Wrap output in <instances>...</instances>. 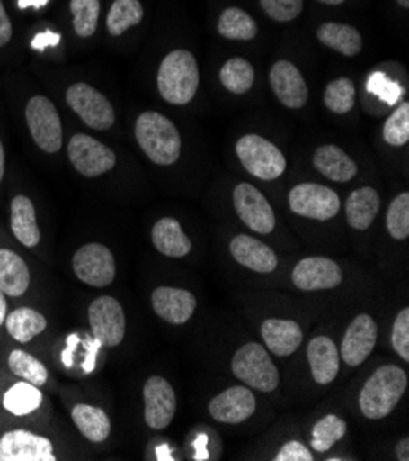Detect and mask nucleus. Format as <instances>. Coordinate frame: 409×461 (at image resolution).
<instances>
[{"label":"nucleus","mask_w":409,"mask_h":461,"mask_svg":"<svg viewBox=\"0 0 409 461\" xmlns=\"http://www.w3.org/2000/svg\"><path fill=\"white\" fill-rule=\"evenodd\" d=\"M200 83L199 63L190 50H173L160 63L156 85L160 96L171 105H188Z\"/></svg>","instance_id":"obj_1"},{"label":"nucleus","mask_w":409,"mask_h":461,"mask_svg":"<svg viewBox=\"0 0 409 461\" xmlns=\"http://www.w3.org/2000/svg\"><path fill=\"white\" fill-rule=\"evenodd\" d=\"M407 390V374L395 364H386L366 381L360 392V410L368 420H384L396 408Z\"/></svg>","instance_id":"obj_2"},{"label":"nucleus","mask_w":409,"mask_h":461,"mask_svg":"<svg viewBox=\"0 0 409 461\" xmlns=\"http://www.w3.org/2000/svg\"><path fill=\"white\" fill-rule=\"evenodd\" d=\"M134 134L151 162L158 166H171L180 158L182 138L167 116L155 111L142 113L136 120Z\"/></svg>","instance_id":"obj_3"},{"label":"nucleus","mask_w":409,"mask_h":461,"mask_svg":"<svg viewBox=\"0 0 409 461\" xmlns=\"http://www.w3.org/2000/svg\"><path fill=\"white\" fill-rule=\"evenodd\" d=\"M26 125L35 146L47 155H56L63 148V123L54 102L47 96L30 98L24 111Z\"/></svg>","instance_id":"obj_4"},{"label":"nucleus","mask_w":409,"mask_h":461,"mask_svg":"<svg viewBox=\"0 0 409 461\" xmlns=\"http://www.w3.org/2000/svg\"><path fill=\"white\" fill-rule=\"evenodd\" d=\"M234 375L259 392H274L280 386V372L276 364L261 344H245L232 360Z\"/></svg>","instance_id":"obj_5"},{"label":"nucleus","mask_w":409,"mask_h":461,"mask_svg":"<svg viewBox=\"0 0 409 461\" xmlns=\"http://www.w3.org/2000/svg\"><path fill=\"white\" fill-rule=\"evenodd\" d=\"M245 169L261 180H276L287 169V158L278 146L259 134H245L236 146Z\"/></svg>","instance_id":"obj_6"},{"label":"nucleus","mask_w":409,"mask_h":461,"mask_svg":"<svg viewBox=\"0 0 409 461\" xmlns=\"http://www.w3.org/2000/svg\"><path fill=\"white\" fill-rule=\"evenodd\" d=\"M68 107L94 131H109L116 122V111L109 98L88 83H74L67 90Z\"/></svg>","instance_id":"obj_7"},{"label":"nucleus","mask_w":409,"mask_h":461,"mask_svg":"<svg viewBox=\"0 0 409 461\" xmlns=\"http://www.w3.org/2000/svg\"><path fill=\"white\" fill-rule=\"evenodd\" d=\"M72 270L81 284L105 289L116 278V259L103 243H86L74 252Z\"/></svg>","instance_id":"obj_8"},{"label":"nucleus","mask_w":409,"mask_h":461,"mask_svg":"<svg viewBox=\"0 0 409 461\" xmlns=\"http://www.w3.org/2000/svg\"><path fill=\"white\" fill-rule=\"evenodd\" d=\"M67 153L72 167L86 178L102 176L116 167V153L84 132H76L70 138Z\"/></svg>","instance_id":"obj_9"},{"label":"nucleus","mask_w":409,"mask_h":461,"mask_svg":"<svg viewBox=\"0 0 409 461\" xmlns=\"http://www.w3.org/2000/svg\"><path fill=\"white\" fill-rule=\"evenodd\" d=\"M88 324L94 339L105 348H116L125 339V311L114 296H98L90 302Z\"/></svg>","instance_id":"obj_10"},{"label":"nucleus","mask_w":409,"mask_h":461,"mask_svg":"<svg viewBox=\"0 0 409 461\" xmlns=\"http://www.w3.org/2000/svg\"><path fill=\"white\" fill-rule=\"evenodd\" d=\"M52 439L30 429H12L0 434V461H56Z\"/></svg>","instance_id":"obj_11"},{"label":"nucleus","mask_w":409,"mask_h":461,"mask_svg":"<svg viewBox=\"0 0 409 461\" xmlns=\"http://www.w3.org/2000/svg\"><path fill=\"white\" fill-rule=\"evenodd\" d=\"M290 210L301 217L329 221L340 212V195L322 184L303 182L289 194Z\"/></svg>","instance_id":"obj_12"},{"label":"nucleus","mask_w":409,"mask_h":461,"mask_svg":"<svg viewBox=\"0 0 409 461\" xmlns=\"http://www.w3.org/2000/svg\"><path fill=\"white\" fill-rule=\"evenodd\" d=\"M234 204L239 219L257 234H271L276 228V213L266 197L248 182H241L234 190Z\"/></svg>","instance_id":"obj_13"},{"label":"nucleus","mask_w":409,"mask_h":461,"mask_svg":"<svg viewBox=\"0 0 409 461\" xmlns=\"http://www.w3.org/2000/svg\"><path fill=\"white\" fill-rule=\"evenodd\" d=\"M144 418L149 429L164 430L176 413V395L164 377H149L144 384Z\"/></svg>","instance_id":"obj_14"},{"label":"nucleus","mask_w":409,"mask_h":461,"mask_svg":"<svg viewBox=\"0 0 409 461\" xmlns=\"http://www.w3.org/2000/svg\"><path fill=\"white\" fill-rule=\"evenodd\" d=\"M378 326L373 316L358 314L345 331L342 342V358L347 366H360L369 358L377 346Z\"/></svg>","instance_id":"obj_15"},{"label":"nucleus","mask_w":409,"mask_h":461,"mask_svg":"<svg viewBox=\"0 0 409 461\" xmlns=\"http://www.w3.org/2000/svg\"><path fill=\"white\" fill-rule=\"evenodd\" d=\"M343 274L329 258H305L292 270V282L301 291H327L342 284Z\"/></svg>","instance_id":"obj_16"},{"label":"nucleus","mask_w":409,"mask_h":461,"mask_svg":"<svg viewBox=\"0 0 409 461\" xmlns=\"http://www.w3.org/2000/svg\"><path fill=\"white\" fill-rule=\"evenodd\" d=\"M255 397L246 386H232L224 390L209 402V416L226 425H239L252 418L255 411Z\"/></svg>","instance_id":"obj_17"},{"label":"nucleus","mask_w":409,"mask_h":461,"mask_svg":"<svg viewBox=\"0 0 409 461\" xmlns=\"http://www.w3.org/2000/svg\"><path fill=\"white\" fill-rule=\"evenodd\" d=\"M270 85L276 98L289 109H301L308 100L307 81L290 61L274 63L270 70Z\"/></svg>","instance_id":"obj_18"},{"label":"nucleus","mask_w":409,"mask_h":461,"mask_svg":"<svg viewBox=\"0 0 409 461\" xmlns=\"http://www.w3.org/2000/svg\"><path fill=\"white\" fill-rule=\"evenodd\" d=\"M155 312L173 326H182L193 316L197 309V298L186 289L158 287L151 294Z\"/></svg>","instance_id":"obj_19"},{"label":"nucleus","mask_w":409,"mask_h":461,"mask_svg":"<svg viewBox=\"0 0 409 461\" xmlns=\"http://www.w3.org/2000/svg\"><path fill=\"white\" fill-rule=\"evenodd\" d=\"M31 282L28 263L12 249L0 247V291L10 298H22Z\"/></svg>","instance_id":"obj_20"},{"label":"nucleus","mask_w":409,"mask_h":461,"mask_svg":"<svg viewBox=\"0 0 409 461\" xmlns=\"http://www.w3.org/2000/svg\"><path fill=\"white\" fill-rule=\"evenodd\" d=\"M230 252L237 263L243 267L270 274L278 268V256L270 247H266L262 241L250 238V236H237L230 243Z\"/></svg>","instance_id":"obj_21"},{"label":"nucleus","mask_w":409,"mask_h":461,"mask_svg":"<svg viewBox=\"0 0 409 461\" xmlns=\"http://www.w3.org/2000/svg\"><path fill=\"white\" fill-rule=\"evenodd\" d=\"M10 226L13 238L26 249H35L42 236L37 222V212L28 195H15L10 206Z\"/></svg>","instance_id":"obj_22"},{"label":"nucleus","mask_w":409,"mask_h":461,"mask_svg":"<svg viewBox=\"0 0 409 461\" xmlns=\"http://www.w3.org/2000/svg\"><path fill=\"white\" fill-rule=\"evenodd\" d=\"M312 377L317 384H331L340 372V351L329 337H316L307 349Z\"/></svg>","instance_id":"obj_23"},{"label":"nucleus","mask_w":409,"mask_h":461,"mask_svg":"<svg viewBox=\"0 0 409 461\" xmlns=\"http://www.w3.org/2000/svg\"><path fill=\"white\" fill-rule=\"evenodd\" d=\"M261 335L266 342V348L278 357L292 355L303 342V331L294 320H264V324L261 326Z\"/></svg>","instance_id":"obj_24"},{"label":"nucleus","mask_w":409,"mask_h":461,"mask_svg":"<svg viewBox=\"0 0 409 461\" xmlns=\"http://www.w3.org/2000/svg\"><path fill=\"white\" fill-rule=\"evenodd\" d=\"M70 418L76 429L81 432V436L90 443H105L109 439L112 423L109 413L103 408L86 402H77L70 411Z\"/></svg>","instance_id":"obj_25"},{"label":"nucleus","mask_w":409,"mask_h":461,"mask_svg":"<svg viewBox=\"0 0 409 461\" xmlns=\"http://www.w3.org/2000/svg\"><path fill=\"white\" fill-rule=\"evenodd\" d=\"M0 402H3V410L6 413H12L13 418H28L37 410H40L44 402V393L39 386L17 379L13 384L4 388Z\"/></svg>","instance_id":"obj_26"},{"label":"nucleus","mask_w":409,"mask_h":461,"mask_svg":"<svg viewBox=\"0 0 409 461\" xmlns=\"http://www.w3.org/2000/svg\"><path fill=\"white\" fill-rule=\"evenodd\" d=\"M151 240L155 249L167 258H184L191 252L193 247L180 222L173 217H164L153 226Z\"/></svg>","instance_id":"obj_27"},{"label":"nucleus","mask_w":409,"mask_h":461,"mask_svg":"<svg viewBox=\"0 0 409 461\" xmlns=\"http://www.w3.org/2000/svg\"><path fill=\"white\" fill-rule=\"evenodd\" d=\"M4 328L15 342L28 344L33 339H37L42 331H47L49 320L33 307H17L12 312H8L4 320Z\"/></svg>","instance_id":"obj_28"},{"label":"nucleus","mask_w":409,"mask_h":461,"mask_svg":"<svg viewBox=\"0 0 409 461\" xmlns=\"http://www.w3.org/2000/svg\"><path fill=\"white\" fill-rule=\"evenodd\" d=\"M380 210V195L375 188H360L352 192L345 203V213H347V222L351 228L360 230H368Z\"/></svg>","instance_id":"obj_29"},{"label":"nucleus","mask_w":409,"mask_h":461,"mask_svg":"<svg viewBox=\"0 0 409 461\" xmlns=\"http://www.w3.org/2000/svg\"><path fill=\"white\" fill-rule=\"evenodd\" d=\"M312 162H314V167L325 178H331L334 182H349L358 173L354 160L338 146L317 148Z\"/></svg>","instance_id":"obj_30"},{"label":"nucleus","mask_w":409,"mask_h":461,"mask_svg":"<svg viewBox=\"0 0 409 461\" xmlns=\"http://www.w3.org/2000/svg\"><path fill=\"white\" fill-rule=\"evenodd\" d=\"M316 35L322 44L329 46V49L347 58L358 56L363 49L360 32L354 26H349L343 23H324L320 28H317Z\"/></svg>","instance_id":"obj_31"},{"label":"nucleus","mask_w":409,"mask_h":461,"mask_svg":"<svg viewBox=\"0 0 409 461\" xmlns=\"http://www.w3.org/2000/svg\"><path fill=\"white\" fill-rule=\"evenodd\" d=\"M8 370L21 381L35 384L39 388L47 386L50 374L49 367L44 366L37 357L24 349H13L8 355Z\"/></svg>","instance_id":"obj_32"},{"label":"nucleus","mask_w":409,"mask_h":461,"mask_svg":"<svg viewBox=\"0 0 409 461\" xmlns=\"http://www.w3.org/2000/svg\"><path fill=\"white\" fill-rule=\"evenodd\" d=\"M218 33L230 41H252L257 35V23L241 8H226L217 24Z\"/></svg>","instance_id":"obj_33"},{"label":"nucleus","mask_w":409,"mask_h":461,"mask_svg":"<svg viewBox=\"0 0 409 461\" xmlns=\"http://www.w3.org/2000/svg\"><path fill=\"white\" fill-rule=\"evenodd\" d=\"M142 21L144 6L140 0H114L107 15V30L111 35L120 37L129 28L138 26Z\"/></svg>","instance_id":"obj_34"},{"label":"nucleus","mask_w":409,"mask_h":461,"mask_svg":"<svg viewBox=\"0 0 409 461\" xmlns=\"http://www.w3.org/2000/svg\"><path fill=\"white\" fill-rule=\"evenodd\" d=\"M218 77L222 86L232 95H246L255 81V70L245 58H234L222 65Z\"/></svg>","instance_id":"obj_35"},{"label":"nucleus","mask_w":409,"mask_h":461,"mask_svg":"<svg viewBox=\"0 0 409 461\" xmlns=\"http://www.w3.org/2000/svg\"><path fill=\"white\" fill-rule=\"evenodd\" d=\"M102 3L100 0H70L72 24L79 37L88 39L98 30Z\"/></svg>","instance_id":"obj_36"},{"label":"nucleus","mask_w":409,"mask_h":461,"mask_svg":"<svg viewBox=\"0 0 409 461\" xmlns=\"http://www.w3.org/2000/svg\"><path fill=\"white\" fill-rule=\"evenodd\" d=\"M356 102V88L352 79L338 77L333 79L324 92V104L334 114H347L352 111Z\"/></svg>","instance_id":"obj_37"},{"label":"nucleus","mask_w":409,"mask_h":461,"mask_svg":"<svg viewBox=\"0 0 409 461\" xmlns=\"http://www.w3.org/2000/svg\"><path fill=\"white\" fill-rule=\"evenodd\" d=\"M347 432V423L340 418L331 413V416H325L324 420L317 421L312 429V448L316 452H327L338 443Z\"/></svg>","instance_id":"obj_38"},{"label":"nucleus","mask_w":409,"mask_h":461,"mask_svg":"<svg viewBox=\"0 0 409 461\" xmlns=\"http://www.w3.org/2000/svg\"><path fill=\"white\" fill-rule=\"evenodd\" d=\"M387 232L391 234L393 240L402 241L409 236V194H398L393 203L389 204L387 217Z\"/></svg>","instance_id":"obj_39"},{"label":"nucleus","mask_w":409,"mask_h":461,"mask_svg":"<svg viewBox=\"0 0 409 461\" xmlns=\"http://www.w3.org/2000/svg\"><path fill=\"white\" fill-rule=\"evenodd\" d=\"M384 140L393 148L409 142V104H400L384 125Z\"/></svg>","instance_id":"obj_40"},{"label":"nucleus","mask_w":409,"mask_h":461,"mask_svg":"<svg viewBox=\"0 0 409 461\" xmlns=\"http://www.w3.org/2000/svg\"><path fill=\"white\" fill-rule=\"evenodd\" d=\"M262 12L278 23H290L303 12V0H259Z\"/></svg>","instance_id":"obj_41"},{"label":"nucleus","mask_w":409,"mask_h":461,"mask_svg":"<svg viewBox=\"0 0 409 461\" xmlns=\"http://www.w3.org/2000/svg\"><path fill=\"white\" fill-rule=\"evenodd\" d=\"M391 344L393 349L402 357V360H409V309L404 307L398 311L393 331H391Z\"/></svg>","instance_id":"obj_42"},{"label":"nucleus","mask_w":409,"mask_h":461,"mask_svg":"<svg viewBox=\"0 0 409 461\" xmlns=\"http://www.w3.org/2000/svg\"><path fill=\"white\" fill-rule=\"evenodd\" d=\"M310 450L299 441H289L276 456V461H312Z\"/></svg>","instance_id":"obj_43"},{"label":"nucleus","mask_w":409,"mask_h":461,"mask_svg":"<svg viewBox=\"0 0 409 461\" xmlns=\"http://www.w3.org/2000/svg\"><path fill=\"white\" fill-rule=\"evenodd\" d=\"M13 37V24L12 19L8 17V12L3 5V0H0V49L6 46Z\"/></svg>","instance_id":"obj_44"},{"label":"nucleus","mask_w":409,"mask_h":461,"mask_svg":"<svg viewBox=\"0 0 409 461\" xmlns=\"http://www.w3.org/2000/svg\"><path fill=\"white\" fill-rule=\"evenodd\" d=\"M395 452H396V457L400 461H409V439L404 438L400 443H396Z\"/></svg>","instance_id":"obj_45"},{"label":"nucleus","mask_w":409,"mask_h":461,"mask_svg":"<svg viewBox=\"0 0 409 461\" xmlns=\"http://www.w3.org/2000/svg\"><path fill=\"white\" fill-rule=\"evenodd\" d=\"M6 316H8V296L0 291V328L4 326Z\"/></svg>","instance_id":"obj_46"},{"label":"nucleus","mask_w":409,"mask_h":461,"mask_svg":"<svg viewBox=\"0 0 409 461\" xmlns=\"http://www.w3.org/2000/svg\"><path fill=\"white\" fill-rule=\"evenodd\" d=\"M4 173H6V151H4L3 140H0V182H3Z\"/></svg>","instance_id":"obj_47"},{"label":"nucleus","mask_w":409,"mask_h":461,"mask_svg":"<svg viewBox=\"0 0 409 461\" xmlns=\"http://www.w3.org/2000/svg\"><path fill=\"white\" fill-rule=\"evenodd\" d=\"M317 3H324V5H331V6H338V5H343L345 0H317Z\"/></svg>","instance_id":"obj_48"},{"label":"nucleus","mask_w":409,"mask_h":461,"mask_svg":"<svg viewBox=\"0 0 409 461\" xmlns=\"http://www.w3.org/2000/svg\"><path fill=\"white\" fill-rule=\"evenodd\" d=\"M402 8H409V0H396Z\"/></svg>","instance_id":"obj_49"}]
</instances>
